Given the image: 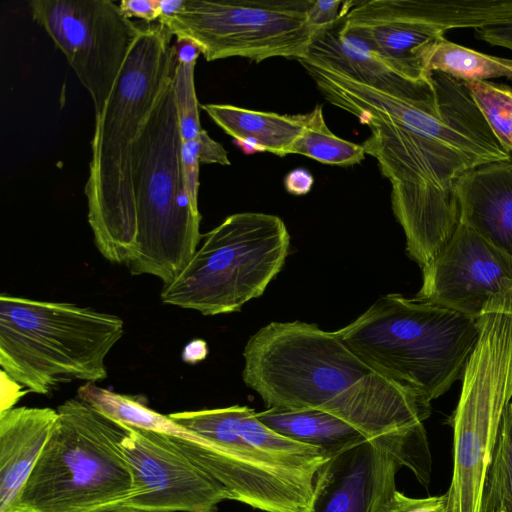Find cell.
I'll list each match as a JSON object with an SVG mask.
<instances>
[{
  "label": "cell",
  "mask_w": 512,
  "mask_h": 512,
  "mask_svg": "<svg viewBox=\"0 0 512 512\" xmlns=\"http://www.w3.org/2000/svg\"><path fill=\"white\" fill-rule=\"evenodd\" d=\"M244 383L267 407L337 416L427 487L432 458L424 421L431 402L383 376L334 332L302 321L271 322L245 345Z\"/></svg>",
  "instance_id": "obj_2"
},
{
  "label": "cell",
  "mask_w": 512,
  "mask_h": 512,
  "mask_svg": "<svg viewBox=\"0 0 512 512\" xmlns=\"http://www.w3.org/2000/svg\"><path fill=\"white\" fill-rule=\"evenodd\" d=\"M184 0H159V21L172 17L183 5Z\"/></svg>",
  "instance_id": "obj_36"
},
{
  "label": "cell",
  "mask_w": 512,
  "mask_h": 512,
  "mask_svg": "<svg viewBox=\"0 0 512 512\" xmlns=\"http://www.w3.org/2000/svg\"><path fill=\"white\" fill-rule=\"evenodd\" d=\"M174 46L177 60L180 62H196L201 54L200 48L194 42L187 39L177 40Z\"/></svg>",
  "instance_id": "obj_34"
},
{
  "label": "cell",
  "mask_w": 512,
  "mask_h": 512,
  "mask_svg": "<svg viewBox=\"0 0 512 512\" xmlns=\"http://www.w3.org/2000/svg\"><path fill=\"white\" fill-rule=\"evenodd\" d=\"M382 512H447L446 494L413 498L396 490L386 502Z\"/></svg>",
  "instance_id": "obj_27"
},
{
  "label": "cell",
  "mask_w": 512,
  "mask_h": 512,
  "mask_svg": "<svg viewBox=\"0 0 512 512\" xmlns=\"http://www.w3.org/2000/svg\"><path fill=\"white\" fill-rule=\"evenodd\" d=\"M208 354L207 344L203 340L191 341L183 350L182 359L187 363H196L203 360Z\"/></svg>",
  "instance_id": "obj_35"
},
{
  "label": "cell",
  "mask_w": 512,
  "mask_h": 512,
  "mask_svg": "<svg viewBox=\"0 0 512 512\" xmlns=\"http://www.w3.org/2000/svg\"><path fill=\"white\" fill-rule=\"evenodd\" d=\"M343 2L339 0H314L308 16L310 24L319 29L333 24L342 14Z\"/></svg>",
  "instance_id": "obj_29"
},
{
  "label": "cell",
  "mask_w": 512,
  "mask_h": 512,
  "mask_svg": "<svg viewBox=\"0 0 512 512\" xmlns=\"http://www.w3.org/2000/svg\"><path fill=\"white\" fill-rule=\"evenodd\" d=\"M506 279H512V258L461 222L445 248L422 269L416 298L478 319Z\"/></svg>",
  "instance_id": "obj_14"
},
{
  "label": "cell",
  "mask_w": 512,
  "mask_h": 512,
  "mask_svg": "<svg viewBox=\"0 0 512 512\" xmlns=\"http://www.w3.org/2000/svg\"><path fill=\"white\" fill-rule=\"evenodd\" d=\"M343 13L342 6L339 19L315 34L303 60L391 95L404 96L417 91L428 73L421 79H411L392 69L364 44L342 32Z\"/></svg>",
  "instance_id": "obj_18"
},
{
  "label": "cell",
  "mask_w": 512,
  "mask_h": 512,
  "mask_svg": "<svg viewBox=\"0 0 512 512\" xmlns=\"http://www.w3.org/2000/svg\"><path fill=\"white\" fill-rule=\"evenodd\" d=\"M399 468L371 441L353 446L320 467L306 512H382Z\"/></svg>",
  "instance_id": "obj_15"
},
{
  "label": "cell",
  "mask_w": 512,
  "mask_h": 512,
  "mask_svg": "<svg viewBox=\"0 0 512 512\" xmlns=\"http://www.w3.org/2000/svg\"><path fill=\"white\" fill-rule=\"evenodd\" d=\"M414 15L444 32L512 24V0H408Z\"/></svg>",
  "instance_id": "obj_22"
},
{
  "label": "cell",
  "mask_w": 512,
  "mask_h": 512,
  "mask_svg": "<svg viewBox=\"0 0 512 512\" xmlns=\"http://www.w3.org/2000/svg\"><path fill=\"white\" fill-rule=\"evenodd\" d=\"M197 141L200 164L230 165L226 149L219 142L213 140L204 129Z\"/></svg>",
  "instance_id": "obj_30"
},
{
  "label": "cell",
  "mask_w": 512,
  "mask_h": 512,
  "mask_svg": "<svg viewBox=\"0 0 512 512\" xmlns=\"http://www.w3.org/2000/svg\"><path fill=\"white\" fill-rule=\"evenodd\" d=\"M120 9L126 17H136L150 24L159 20V0H122Z\"/></svg>",
  "instance_id": "obj_31"
},
{
  "label": "cell",
  "mask_w": 512,
  "mask_h": 512,
  "mask_svg": "<svg viewBox=\"0 0 512 512\" xmlns=\"http://www.w3.org/2000/svg\"><path fill=\"white\" fill-rule=\"evenodd\" d=\"M475 37L490 45L504 47L512 52V24L475 29Z\"/></svg>",
  "instance_id": "obj_32"
},
{
  "label": "cell",
  "mask_w": 512,
  "mask_h": 512,
  "mask_svg": "<svg viewBox=\"0 0 512 512\" xmlns=\"http://www.w3.org/2000/svg\"><path fill=\"white\" fill-rule=\"evenodd\" d=\"M195 433L174 446L221 483L232 500L266 512H306L316 474L329 459L313 446L279 435L248 406L175 412Z\"/></svg>",
  "instance_id": "obj_4"
},
{
  "label": "cell",
  "mask_w": 512,
  "mask_h": 512,
  "mask_svg": "<svg viewBox=\"0 0 512 512\" xmlns=\"http://www.w3.org/2000/svg\"><path fill=\"white\" fill-rule=\"evenodd\" d=\"M256 416L279 435L318 448L329 458L368 440L348 422L321 410L268 407Z\"/></svg>",
  "instance_id": "obj_20"
},
{
  "label": "cell",
  "mask_w": 512,
  "mask_h": 512,
  "mask_svg": "<svg viewBox=\"0 0 512 512\" xmlns=\"http://www.w3.org/2000/svg\"><path fill=\"white\" fill-rule=\"evenodd\" d=\"M480 512H512V401L505 411L486 473Z\"/></svg>",
  "instance_id": "obj_24"
},
{
  "label": "cell",
  "mask_w": 512,
  "mask_h": 512,
  "mask_svg": "<svg viewBox=\"0 0 512 512\" xmlns=\"http://www.w3.org/2000/svg\"><path fill=\"white\" fill-rule=\"evenodd\" d=\"M201 239L160 298L209 316L239 311L261 296L283 268L290 245L283 220L260 212L232 214Z\"/></svg>",
  "instance_id": "obj_10"
},
{
  "label": "cell",
  "mask_w": 512,
  "mask_h": 512,
  "mask_svg": "<svg viewBox=\"0 0 512 512\" xmlns=\"http://www.w3.org/2000/svg\"><path fill=\"white\" fill-rule=\"evenodd\" d=\"M196 62H180L172 76L175 102L178 110L182 141L199 138L201 131L199 102L196 96L194 70Z\"/></svg>",
  "instance_id": "obj_26"
},
{
  "label": "cell",
  "mask_w": 512,
  "mask_h": 512,
  "mask_svg": "<svg viewBox=\"0 0 512 512\" xmlns=\"http://www.w3.org/2000/svg\"><path fill=\"white\" fill-rule=\"evenodd\" d=\"M181 159L184 178L189 197L195 207H198L199 168L198 141H182Z\"/></svg>",
  "instance_id": "obj_28"
},
{
  "label": "cell",
  "mask_w": 512,
  "mask_h": 512,
  "mask_svg": "<svg viewBox=\"0 0 512 512\" xmlns=\"http://www.w3.org/2000/svg\"><path fill=\"white\" fill-rule=\"evenodd\" d=\"M464 83L492 132L502 147L511 154L512 87L489 80Z\"/></svg>",
  "instance_id": "obj_25"
},
{
  "label": "cell",
  "mask_w": 512,
  "mask_h": 512,
  "mask_svg": "<svg viewBox=\"0 0 512 512\" xmlns=\"http://www.w3.org/2000/svg\"><path fill=\"white\" fill-rule=\"evenodd\" d=\"M57 418L47 407L0 412V512H11Z\"/></svg>",
  "instance_id": "obj_17"
},
{
  "label": "cell",
  "mask_w": 512,
  "mask_h": 512,
  "mask_svg": "<svg viewBox=\"0 0 512 512\" xmlns=\"http://www.w3.org/2000/svg\"><path fill=\"white\" fill-rule=\"evenodd\" d=\"M182 136L172 77L159 94L133 147L136 219L134 275L171 283L197 250L201 214L189 197L181 159Z\"/></svg>",
  "instance_id": "obj_6"
},
{
  "label": "cell",
  "mask_w": 512,
  "mask_h": 512,
  "mask_svg": "<svg viewBox=\"0 0 512 512\" xmlns=\"http://www.w3.org/2000/svg\"><path fill=\"white\" fill-rule=\"evenodd\" d=\"M121 449L136 493L124 507L149 512H217L227 489L175 448L160 432L125 424Z\"/></svg>",
  "instance_id": "obj_13"
},
{
  "label": "cell",
  "mask_w": 512,
  "mask_h": 512,
  "mask_svg": "<svg viewBox=\"0 0 512 512\" xmlns=\"http://www.w3.org/2000/svg\"><path fill=\"white\" fill-rule=\"evenodd\" d=\"M53 430L11 512H102L135 493L121 449L126 428L80 398L57 408Z\"/></svg>",
  "instance_id": "obj_7"
},
{
  "label": "cell",
  "mask_w": 512,
  "mask_h": 512,
  "mask_svg": "<svg viewBox=\"0 0 512 512\" xmlns=\"http://www.w3.org/2000/svg\"><path fill=\"white\" fill-rule=\"evenodd\" d=\"M311 112V119L292 145L290 154H300L324 164L338 166L355 165L365 159L362 145L344 140L329 130L321 105H316Z\"/></svg>",
  "instance_id": "obj_23"
},
{
  "label": "cell",
  "mask_w": 512,
  "mask_h": 512,
  "mask_svg": "<svg viewBox=\"0 0 512 512\" xmlns=\"http://www.w3.org/2000/svg\"><path fill=\"white\" fill-rule=\"evenodd\" d=\"M323 97L370 129L361 144L391 183L406 251L424 269L461 223L455 187L468 171L512 156L464 82L429 72L413 94L396 96L328 67L299 60Z\"/></svg>",
  "instance_id": "obj_1"
},
{
  "label": "cell",
  "mask_w": 512,
  "mask_h": 512,
  "mask_svg": "<svg viewBox=\"0 0 512 512\" xmlns=\"http://www.w3.org/2000/svg\"><path fill=\"white\" fill-rule=\"evenodd\" d=\"M313 183V176L304 168L291 170L284 178L286 191L296 196L305 195L310 192Z\"/></svg>",
  "instance_id": "obj_33"
},
{
  "label": "cell",
  "mask_w": 512,
  "mask_h": 512,
  "mask_svg": "<svg viewBox=\"0 0 512 512\" xmlns=\"http://www.w3.org/2000/svg\"><path fill=\"white\" fill-rule=\"evenodd\" d=\"M455 192L461 222L512 258V158L468 171Z\"/></svg>",
  "instance_id": "obj_16"
},
{
  "label": "cell",
  "mask_w": 512,
  "mask_h": 512,
  "mask_svg": "<svg viewBox=\"0 0 512 512\" xmlns=\"http://www.w3.org/2000/svg\"><path fill=\"white\" fill-rule=\"evenodd\" d=\"M334 333L383 376L431 402L461 380L479 331L477 319L391 293Z\"/></svg>",
  "instance_id": "obj_5"
},
{
  "label": "cell",
  "mask_w": 512,
  "mask_h": 512,
  "mask_svg": "<svg viewBox=\"0 0 512 512\" xmlns=\"http://www.w3.org/2000/svg\"><path fill=\"white\" fill-rule=\"evenodd\" d=\"M123 332L116 315L67 302L0 296V365L30 392L48 394L73 380L105 379V358Z\"/></svg>",
  "instance_id": "obj_8"
},
{
  "label": "cell",
  "mask_w": 512,
  "mask_h": 512,
  "mask_svg": "<svg viewBox=\"0 0 512 512\" xmlns=\"http://www.w3.org/2000/svg\"><path fill=\"white\" fill-rule=\"evenodd\" d=\"M424 71L441 72L462 82L505 77L512 80V59L488 55L447 40L444 35L421 49Z\"/></svg>",
  "instance_id": "obj_21"
},
{
  "label": "cell",
  "mask_w": 512,
  "mask_h": 512,
  "mask_svg": "<svg viewBox=\"0 0 512 512\" xmlns=\"http://www.w3.org/2000/svg\"><path fill=\"white\" fill-rule=\"evenodd\" d=\"M172 37L160 23L142 25L109 97L95 116L85 185L88 223L98 250L112 263L127 265L134 253L133 147L173 76L177 54Z\"/></svg>",
  "instance_id": "obj_3"
},
{
  "label": "cell",
  "mask_w": 512,
  "mask_h": 512,
  "mask_svg": "<svg viewBox=\"0 0 512 512\" xmlns=\"http://www.w3.org/2000/svg\"><path fill=\"white\" fill-rule=\"evenodd\" d=\"M33 20L65 55L97 116L142 30L110 0H32Z\"/></svg>",
  "instance_id": "obj_12"
},
{
  "label": "cell",
  "mask_w": 512,
  "mask_h": 512,
  "mask_svg": "<svg viewBox=\"0 0 512 512\" xmlns=\"http://www.w3.org/2000/svg\"><path fill=\"white\" fill-rule=\"evenodd\" d=\"M201 108L244 152H269L280 157L290 154L312 116V112L288 115L230 104H204Z\"/></svg>",
  "instance_id": "obj_19"
},
{
  "label": "cell",
  "mask_w": 512,
  "mask_h": 512,
  "mask_svg": "<svg viewBox=\"0 0 512 512\" xmlns=\"http://www.w3.org/2000/svg\"><path fill=\"white\" fill-rule=\"evenodd\" d=\"M477 322L478 338L450 419L453 468L445 493L447 512H480L486 473L512 401V279L488 300Z\"/></svg>",
  "instance_id": "obj_9"
},
{
  "label": "cell",
  "mask_w": 512,
  "mask_h": 512,
  "mask_svg": "<svg viewBox=\"0 0 512 512\" xmlns=\"http://www.w3.org/2000/svg\"><path fill=\"white\" fill-rule=\"evenodd\" d=\"M314 0H184L159 21L176 40L194 42L207 61L242 57L305 59L320 30L309 22Z\"/></svg>",
  "instance_id": "obj_11"
},
{
  "label": "cell",
  "mask_w": 512,
  "mask_h": 512,
  "mask_svg": "<svg viewBox=\"0 0 512 512\" xmlns=\"http://www.w3.org/2000/svg\"><path fill=\"white\" fill-rule=\"evenodd\" d=\"M102 512H149V511H144V510H138V509L124 507V506H119V507H115V508H112V509H109V510H105V511H102Z\"/></svg>",
  "instance_id": "obj_37"
}]
</instances>
